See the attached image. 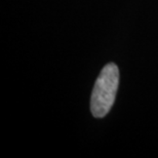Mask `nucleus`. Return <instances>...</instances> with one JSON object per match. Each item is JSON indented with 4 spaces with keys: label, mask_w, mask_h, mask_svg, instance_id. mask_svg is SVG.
Segmentation results:
<instances>
[{
    "label": "nucleus",
    "mask_w": 158,
    "mask_h": 158,
    "mask_svg": "<svg viewBox=\"0 0 158 158\" xmlns=\"http://www.w3.org/2000/svg\"><path fill=\"white\" fill-rule=\"evenodd\" d=\"M119 83V71L113 63L106 65L94 84L90 100V110L94 117L107 115L114 104Z\"/></svg>",
    "instance_id": "1"
}]
</instances>
